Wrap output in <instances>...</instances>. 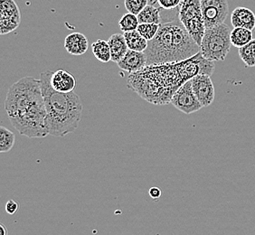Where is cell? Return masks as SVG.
I'll use <instances>...</instances> for the list:
<instances>
[{
  "mask_svg": "<svg viewBox=\"0 0 255 235\" xmlns=\"http://www.w3.org/2000/svg\"><path fill=\"white\" fill-rule=\"evenodd\" d=\"M148 194H149V196H150L152 199H154V200H157V199L161 197V189H160V188H158L157 186H154V187H151V188L149 189Z\"/></svg>",
  "mask_w": 255,
  "mask_h": 235,
  "instance_id": "27",
  "label": "cell"
},
{
  "mask_svg": "<svg viewBox=\"0 0 255 235\" xmlns=\"http://www.w3.org/2000/svg\"><path fill=\"white\" fill-rule=\"evenodd\" d=\"M126 40L128 49L137 51V52H145L148 45V41L145 39L141 34L137 32V30L123 33Z\"/></svg>",
  "mask_w": 255,
  "mask_h": 235,
  "instance_id": "18",
  "label": "cell"
},
{
  "mask_svg": "<svg viewBox=\"0 0 255 235\" xmlns=\"http://www.w3.org/2000/svg\"><path fill=\"white\" fill-rule=\"evenodd\" d=\"M193 91L203 107H208L215 101V87L211 76L198 74L191 79Z\"/></svg>",
  "mask_w": 255,
  "mask_h": 235,
  "instance_id": "10",
  "label": "cell"
},
{
  "mask_svg": "<svg viewBox=\"0 0 255 235\" xmlns=\"http://www.w3.org/2000/svg\"><path fill=\"white\" fill-rule=\"evenodd\" d=\"M178 16L182 25L200 46L206 29L200 0H182Z\"/></svg>",
  "mask_w": 255,
  "mask_h": 235,
  "instance_id": "6",
  "label": "cell"
},
{
  "mask_svg": "<svg viewBox=\"0 0 255 235\" xmlns=\"http://www.w3.org/2000/svg\"><path fill=\"white\" fill-rule=\"evenodd\" d=\"M15 142V136L14 133L5 127H0V152H9Z\"/></svg>",
  "mask_w": 255,
  "mask_h": 235,
  "instance_id": "20",
  "label": "cell"
},
{
  "mask_svg": "<svg viewBox=\"0 0 255 235\" xmlns=\"http://www.w3.org/2000/svg\"><path fill=\"white\" fill-rule=\"evenodd\" d=\"M51 85L56 92L73 93L76 87V80L73 74L60 69L52 74Z\"/></svg>",
  "mask_w": 255,
  "mask_h": 235,
  "instance_id": "12",
  "label": "cell"
},
{
  "mask_svg": "<svg viewBox=\"0 0 255 235\" xmlns=\"http://www.w3.org/2000/svg\"><path fill=\"white\" fill-rule=\"evenodd\" d=\"M230 39L232 45L240 49L254 39V33L252 30L243 27H234L231 31Z\"/></svg>",
  "mask_w": 255,
  "mask_h": 235,
  "instance_id": "16",
  "label": "cell"
},
{
  "mask_svg": "<svg viewBox=\"0 0 255 235\" xmlns=\"http://www.w3.org/2000/svg\"><path fill=\"white\" fill-rule=\"evenodd\" d=\"M200 2L206 28L215 27L225 23L229 14L227 0H200Z\"/></svg>",
  "mask_w": 255,
  "mask_h": 235,
  "instance_id": "7",
  "label": "cell"
},
{
  "mask_svg": "<svg viewBox=\"0 0 255 235\" xmlns=\"http://www.w3.org/2000/svg\"><path fill=\"white\" fill-rule=\"evenodd\" d=\"M148 0H125V7L128 13L138 15L147 5Z\"/></svg>",
  "mask_w": 255,
  "mask_h": 235,
  "instance_id": "24",
  "label": "cell"
},
{
  "mask_svg": "<svg viewBox=\"0 0 255 235\" xmlns=\"http://www.w3.org/2000/svg\"><path fill=\"white\" fill-rule=\"evenodd\" d=\"M137 32L142 35L147 41L151 40L157 35L159 30V25L157 24H139L137 26Z\"/></svg>",
  "mask_w": 255,
  "mask_h": 235,
  "instance_id": "23",
  "label": "cell"
},
{
  "mask_svg": "<svg viewBox=\"0 0 255 235\" xmlns=\"http://www.w3.org/2000/svg\"><path fill=\"white\" fill-rule=\"evenodd\" d=\"M178 9L161 8V23L157 35L144 52L147 65L181 62L191 58L200 52V46L182 25Z\"/></svg>",
  "mask_w": 255,
  "mask_h": 235,
  "instance_id": "3",
  "label": "cell"
},
{
  "mask_svg": "<svg viewBox=\"0 0 255 235\" xmlns=\"http://www.w3.org/2000/svg\"><path fill=\"white\" fill-rule=\"evenodd\" d=\"M172 105L185 114H192L200 111L203 106L193 91L191 80L187 81L177 90L170 101Z\"/></svg>",
  "mask_w": 255,
  "mask_h": 235,
  "instance_id": "8",
  "label": "cell"
},
{
  "mask_svg": "<svg viewBox=\"0 0 255 235\" xmlns=\"http://www.w3.org/2000/svg\"><path fill=\"white\" fill-rule=\"evenodd\" d=\"M108 43L111 48L112 61L114 63H118L128 50L125 37L122 34H113L109 38Z\"/></svg>",
  "mask_w": 255,
  "mask_h": 235,
  "instance_id": "15",
  "label": "cell"
},
{
  "mask_svg": "<svg viewBox=\"0 0 255 235\" xmlns=\"http://www.w3.org/2000/svg\"><path fill=\"white\" fill-rule=\"evenodd\" d=\"M5 212L10 215V216H13L17 213V211L19 209V205L17 202L15 200H12L10 199L8 201L6 202L5 204Z\"/></svg>",
  "mask_w": 255,
  "mask_h": 235,
  "instance_id": "26",
  "label": "cell"
},
{
  "mask_svg": "<svg viewBox=\"0 0 255 235\" xmlns=\"http://www.w3.org/2000/svg\"><path fill=\"white\" fill-rule=\"evenodd\" d=\"M215 69V62L205 58L199 52L181 62L147 65L128 75V85L144 98L160 93L167 95L171 101L173 95L187 81L198 74L211 76Z\"/></svg>",
  "mask_w": 255,
  "mask_h": 235,
  "instance_id": "1",
  "label": "cell"
},
{
  "mask_svg": "<svg viewBox=\"0 0 255 235\" xmlns=\"http://www.w3.org/2000/svg\"><path fill=\"white\" fill-rule=\"evenodd\" d=\"M181 2L182 0H148V4L165 10L176 9Z\"/></svg>",
  "mask_w": 255,
  "mask_h": 235,
  "instance_id": "25",
  "label": "cell"
},
{
  "mask_svg": "<svg viewBox=\"0 0 255 235\" xmlns=\"http://www.w3.org/2000/svg\"><path fill=\"white\" fill-rule=\"evenodd\" d=\"M92 50L95 58L100 62L106 64L112 61V54L108 41L102 39L95 41L94 44H92Z\"/></svg>",
  "mask_w": 255,
  "mask_h": 235,
  "instance_id": "19",
  "label": "cell"
},
{
  "mask_svg": "<svg viewBox=\"0 0 255 235\" xmlns=\"http://www.w3.org/2000/svg\"><path fill=\"white\" fill-rule=\"evenodd\" d=\"M138 25H139V22L137 19V15L131 13H127L123 15L119 22V25L123 33L137 30Z\"/></svg>",
  "mask_w": 255,
  "mask_h": 235,
  "instance_id": "22",
  "label": "cell"
},
{
  "mask_svg": "<svg viewBox=\"0 0 255 235\" xmlns=\"http://www.w3.org/2000/svg\"><path fill=\"white\" fill-rule=\"evenodd\" d=\"M89 42L87 37L82 33H72L64 39V48L72 55H82L87 52Z\"/></svg>",
  "mask_w": 255,
  "mask_h": 235,
  "instance_id": "14",
  "label": "cell"
},
{
  "mask_svg": "<svg viewBox=\"0 0 255 235\" xmlns=\"http://www.w3.org/2000/svg\"><path fill=\"white\" fill-rule=\"evenodd\" d=\"M120 69L128 74H134L147 66V56L144 52L128 50L123 58L117 63Z\"/></svg>",
  "mask_w": 255,
  "mask_h": 235,
  "instance_id": "11",
  "label": "cell"
},
{
  "mask_svg": "<svg viewBox=\"0 0 255 235\" xmlns=\"http://www.w3.org/2000/svg\"><path fill=\"white\" fill-rule=\"evenodd\" d=\"M239 56L246 64V67H255V39L252 40L249 44L239 49Z\"/></svg>",
  "mask_w": 255,
  "mask_h": 235,
  "instance_id": "21",
  "label": "cell"
},
{
  "mask_svg": "<svg viewBox=\"0 0 255 235\" xmlns=\"http://www.w3.org/2000/svg\"><path fill=\"white\" fill-rule=\"evenodd\" d=\"M139 24H157L161 23V8L155 5H148L137 15Z\"/></svg>",
  "mask_w": 255,
  "mask_h": 235,
  "instance_id": "17",
  "label": "cell"
},
{
  "mask_svg": "<svg viewBox=\"0 0 255 235\" xmlns=\"http://www.w3.org/2000/svg\"><path fill=\"white\" fill-rule=\"evenodd\" d=\"M53 72L40 74L41 88L46 110V128L48 135L65 137L74 132L81 122L84 106L76 93L56 92L51 85Z\"/></svg>",
  "mask_w": 255,
  "mask_h": 235,
  "instance_id": "4",
  "label": "cell"
},
{
  "mask_svg": "<svg viewBox=\"0 0 255 235\" xmlns=\"http://www.w3.org/2000/svg\"><path fill=\"white\" fill-rule=\"evenodd\" d=\"M231 23L234 27H243L254 31L255 28V14L247 7L238 6L231 15Z\"/></svg>",
  "mask_w": 255,
  "mask_h": 235,
  "instance_id": "13",
  "label": "cell"
},
{
  "mask_svg": "<svg viewBox=\"0 0 255 235\" xmlns=\"http://www.w3.org/2000/svg\"><path fill=\"white\" fill-rule=\"evenodd\" d=\"M5 109L12 126L21 135L29 138L48 136L40 79L27 76L12 84L6 94Z\"/></svg>",
  "mask_w": 255,
  "mask_h": 235,
  "instance_id": "2",
  "label": "cell"
},
{
  "mask_svg": "<svg viewBox=\"0 0 255 235\" xmlns=\"http://www.w3.org/2000/svg\"><path fill=\"white\" fill-rule=\"evenodd\" d=\"M21 14L14 0H0V30L1 34H8L20 25Z\"/></svg>",
  "mask_w": 255,
  "mask_h": 235,
  "instance_id": "9",
  "label": "cell"
},
{
  "mask_svg": "<svg viewBox=\"0 0 255 235\" xmlns=\"http://www.w3.org/2000/svg\"><path fill=\"white\" fill-rule=\"evenodd\" d=\"M231 31L230 26L226 23L206 28L200 44L202 55L213 62L225 61L232 46Z\"/></svg>",
  "mask_w": 255,
  "mask_h": 235,
  "instance_id": "5",
  "label": "cell"
},
{
  "mask_svg": "<svg viewBox=\"0 0 255 235\" xmlns=\"http://www.w3.org/2000/svg\"><path fill=\"white\" fill-rule=\"evenodd\" d=\"M0 235H7V230L2 224H0Z\"/></svg>",
  "mask_w": 255,
  "mask_h": 235,
  "instance_id": "28",
  "label": "cell"
}]
</instances>
